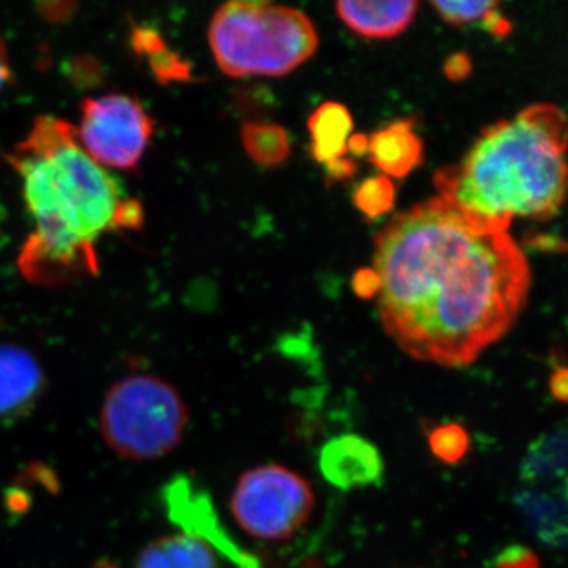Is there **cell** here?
Listing matches in <instances>:
<instances>
[{"instance_id": "obj_1", "label": "cell", "mask_w": 568, "mask_h": 568, "mask_svg": "<svg viewBox=\"0 0 568 568\" xmlns=\"http://www.w3.org/2000/svg\"><path fill=\"white\" fill-rule=\"evenodd\" d=\"M379 313L409 357L463 368L503 339L528 302L530 265L507 233H484L439 197L377 235Z\"/></svg>"}, {"instance_id": "obj_2", "label": "cell", "mask_w": 568, "mask_h": 568, "mask_svg": "<svg viewBox=\"0 0 568 568\" xmlns=\"http://www.w3.org/2000/svg\"><path fill=\"white\" fill-rule=\"evenodd\" d=\"M9 163L20 174L36 222L18 257L21 274L47 286L97 275L95 242L115 230L123 200L119 183L82 149L77 129L40 115Z\"/></svg>"}, {"instance_id": "obj_3", "label": "cell", "mask_w": 568, "mask_h": 568, "mask_svg": "<svg viewBox=\"0 0 568 568\" xmlns=\"http://www.w3.org/2000/svg\"><path fill=\"white\" fill-rule=\"evenodd\" d=\"M567 119L537 103L481 130L458 164L435 174L437 197L470 226L507 233L511 220H549L566 201Z\"/></svg>"}, {"instance_id": "obj_4", "label": "cell", "mask_w": 568, "mask_h": 568, "mask_svg": "<svg viewBox=\"0 0 568 568\" xmlns=\"http://www.w3.org/2000/svg\"><path fill=\"white\" fill-rule=\"evenodd\" d=\"M209 41L227 77H284L317 50L315 24L304 11L271 2H227L213 14Z\"/></svg>"}, {"instance_id": "obj_5", "label": "cell", "mask_w": 568, "mask_h": 568, "mask_svg": "<svg viewBox=\"0 0 568 568\" xmlns=\"http://www.w3.org/2000/svg\"><path fill=\"white\" fill-rule=\"evenodd\" d=\"M189 410L170 383L149 375L126 376L104 396L100 428L106 446L121 458L151 462L182 443Z\"/></svg>"}, {"instance_id": "obj_6", "label": "cell", "mask_w": 568, "mask_h": 568, "mask_svg": "<svg viewBox=\"0 0 568 568\" xmlns=\"http://www.w3.org/2000/svg\"><path fill=\"white\" fill-rule=\"evenodd\" d=\"M315 508V495L304 477L284 466L246 470L231 497V514L250 536L286 540L304 528Z\"/></svg>"}, {"instance_id": "obj_7", "label": "cell", "mask_w": 568, "mask_h": 568, "mask_svg": "<svg viewBox=\"0 0 568 568\" xmlns=\"http://www.w3.org/2000/svg\"><path fill=\"white\" fill-rule=\"evenodd\" d=\"M155 123L138 100L122 93L82 102L78 141L99 164L134 170L140 163Z\"/></svg>"}, {"instance_id": "obj_8", "label": "cell", "mask_w": 568, "mask_h": 568, "mask_svg": "<svg viewBox=\"0 0 568 568\" xmlns=\"http://www.w3.org/2000/svg\"><path fill=\"white\" fill-rule=\"evenodd\" d=\"M168 514L175 525L207 547L216 549L223 558L230 559L235 568H263L260 560L239 547L223 528L211 497L196 487L190 478L179 477L164 489Z\"/></svg>"}, {"instance_id": "obj_9", "label": "cell", "mask_w": 568, "mask_h": 568, "mask_svg": "<svg viewBox=\"0 0 568 568\" xmlns=\"http://www.w3.org/2000/svg\"><path fill=\"white\" fill-rule=\"evenodd\" d=\"M320 467L325 480L343 491L372 487L384 477L379 448L358 435H342L328 440L321 450Z\"/></svg>"}, {"instance_id": "obj_10", "label": "cell", "mask_w": 568, "mask_h": 568, "mask_svg": "<svg viewBox=\"0 0 568 568\" xmlns=\"http://www.w3.org/2000/svg\"><path fill=\"white\" fill-rule=\"evenodd\" d=\"M515 506L540 544L566 549L568 534L567 487H525L515 495Z\"/></svg>"}, {"instance_id": "obj_11", "label": "cell", "mask_w": 568, "mask_h": 568, "mask_svg": "<svg viewBox=\"0 0 568 568\" xmlns=\"http://www.w3.org/2000/svg\"><path fill=\"white\" fill-rule=\"evenodd\" d=\"M43 386V372L32 354L18 346H0V417L28 409Z\"/></svg>"}, {"instance_id": "obj_12", "label": "cell", "mask_w": 568, "mask_h": 568, "mask_svg": "<svg viewBox=\"0 0 568 568\" xmlns=\"http://www.w3.org/2000/svg\"><path fill=\"white\" fill-rule=\"evenodd\" d=\"M418 2H339L336 13L351 31L365 39H394L414 21Z\"/></svg>"}, {"instance_id": "obj_13", "label": "cell", "mask_w": 568, "mask_h": 568, "mask_svg": "<svg viewBox=\"0 0 568 568\" xmlns=\"http://www.w3.org/2000/svg\"><path fill=\"white\" fill-rule=\"evenodd\" d=\"M369 162L386 178H406L424 156V144L413 121L392 123L368 138Z\"/></svg>"}, {"instance_id": "obj_14", "label": "cell", "mask_w": 568, "mask_h": 568, "mask_svg": "<svg viewBox=\"0 0 568 568\" xmlns=\"http://www.w3.org/2000/svg\"><path fill=\"white\" fill-rule=\"evenodd\" d=\"M519 478L525 487H567V426L541 433L529 444L519 465Z\"/></svg>"}, {"instance_id": "obj_15", "label": "cell", "mask_w": 568, "mask_h": 568, "mask_svg": "<svg viewBox=\"0 0 568 568\" xmlns=\"http://www.w3.org/2000/svg\"><path fill=\"white\" fill-rule=\"evenodd\" d=\"M308 129L317 162L328 164L346 159L347 141L354 129L353 115L346 106L336 102L321 104L310 118Z\"/></svg>"}, {"instance_id": "obj_16", "label": "cell", "mask_w": 568, "mask_h": 568, "mask_svg": "<svg viewBox=\"0 0 568 568\" xmlns=\"http://www.w3.org/2000/svg\"><path fill=\"white\" fill-rule=\"evenodd\" d=\"M136 568H216L213 549L189 534L152 541L138 556Z\"/></svg>"}, {"instance_id": "obj_17", "label": "cell", "mask_w": 568, "mask_h": 568, "mask_svg": "<svg viewBox=\"0 0 568 568\" xmlns=\"http://www.w3.org/2000/svg\"><path fill=\"white\" fill-rule=\"evenodd\" d=\"M242 144L254 163L276 166L290 156V134L275 123L246 122L242 126Z\"/></svg>"}, {"instance_id": "obj_18", "label": "cell", "mask_w": 568, "mask_h": 568, "mask_svg": "<svg viewBox=\"0 0 568 568\" xmlns=\"http://www.w3.org/2000/svg\"><path fill=\"white\" fill-rule=\"evenodd\" d=\"M132 44L138 54L149 59L153 74L160 81H186L192 77L189 63L183 62L174 51H171L153 29H134Z\"/></svg>"}, {"instance_id": "obj_19", "label": "cell", "mask_w": 568, "mask_h": 568, "mask_svg": "<svg viewBox=\"0 0 568 568\" xmlns=\"http://www.w3.org/2000/svg\"><path fill=\"white\" fill-rule=\"evenodd\" d=\"M428 446L439 462L458 465L469 452L470 439L466 428L457 422L433 426L428 433Z\"/></svg>"}, {"instance_id": "obj_20", "label": "cell", "mask_w": 568, "mask_h": 568, "mask_svg": "<svg viewBox=\"0 0 568 568\" xmlns=\"http://www.w3.org/2000/svg\"><path fill=\"white\" fill-rule=\"evenodd\" d=\"M395 203L394 183L386 175L366 179L354 193V204L368 219L390 212Z\"/></svg>"}, {"instance_id": "obj_21", "label": "cell", "mask_w": 568, "mask_h": 568, "mask_svg": "<svg viewBox=\"0 0 568 568\" xmlns=\"http://www.w3.org/2000/svg\"><path fill=\"white\" fill-rule=\"evenodd\" d=\"M433 7L447 24L459 28L484 20L488 13L499 9V2H433Z\"/></svg>"}, {"instance_id": "obj_22", "label": "cell", "mask_w": 568, "mask_h": 568, "mask_svg": "<svg viewBox=\"0 0 568 568\" xmlns=\"http://www.w3.org/2000/svg\"><path fill=\"white\" fill-rule=\"evenodd\" d=\"M493 568H541V564L532 549L523 545H510L496 556Z\"/></svg>"}, {"instance_id": "obj_23", "label": "cell", "mask_w": 568, "mask_h": 568, "mask_svg": "<svg viewBox=\"0 0 568 568\" xmlns=\"http://www.w3.org/2000/svg\"><path fill=\"white\" fill-rule=\"evenodd\" d=\"M144 222V211L138 201H122L115 216V230H138Z\"/></svg>"}, {"instance_id": "obj_24", "label": "cell", "mask_w": 568, "mask_h": 568, "mask_svg": "<svg viewBox=\"0 0 568 568\" xmlns=\"http://www.w3.org/2000/svg\"><path fill=\"white\" fill-rule=\"evenodd\" d=\"M354 293L362 298H372L379 293V278L373 268H361L354 275Z\"/></svg>"}, {"instance_id": "obj_25", "label": "cell", "mask_w": 568, "mask_h": 568, "mask_svg": "<svg viewBox=\"0 0 568 568\" xmlns=\"http://www.w3.org/2000/svg\"><path fill=\"white\" fill-rule=\"evenodd\" d=\"M444 71L450 80L459 81L465 80L470 73V61L466 54L459 52V54L452 55L450 59L444 65Z\"/></svg>"}, {"instance_id": "obj_26", "label": "cell", "mask_w": 568, "mask_h": 568, "mask_svg": "<svg viewBox=\"0 0 568 568\" xmlns=\"http://www.w3.org/2000/svg\"><path fill=\"white\" fill-rule=\"evenodd\" d=\"M549 392L558 402L566 405L568 398V373L566 366H558L549 379Z\"/></svg>"}, {"instance_id": "obj_27", "label": "cell", "mask_w": 568, "mask_h": 568, "mask_svg": "<svg viewBox=\"0 0 568 568\" xmlns=\"http://www.w3.org/2000/svg\"><path fill=\"white\" fill-rule=\"evenodd\" d=\"M40 13L50 21H63L73 14V10L77 6L71 2H52L41 3L39 7Z\"/></svg>"}, {"instance_id": "obj_28", "label": "cell", "mask_w": 568, "mask_h": 568, "mask_svg": "<svg viewBox=\"0 0 568 568\" xmlns=\"http://www.w3.org/2000/svg\"><path fill=\"white\" fill-rule=\"evenodd\" d=\"M481 26L495 37H507L511 31L510 21L504 18L497 10L488 13L487 17L481 20Z\"/></svg>"}, {"instance_id": "obj_29", "label": "cell", "mask_w": 568, "mask_h": 568, "mask_svg": "<svg viewBox=\"0 0 568 568\" xmlns=\"http://www.w3.org/2000/svg\"><path fill=\"white\" fill-rule=\"evenodd\" d=\"M325 168H327L328 178L335 179V181L353 178L357 171V164L347 159L336 160V162L325 164Z\"/></svg>"}, {"instance_id": "obj_30", "label": "cell", "mask_w": 568, "mask_h": 568, "mask_svg": "<svg viewBox=\"0 0 568 568\" xmlns=\"http://www.w3.org/2000/svg\"><path fill=\"white\" fill-rule=\"evenodd\" d=\"M10 80V62L9 52H7L6 43H3L2 37H0V92H2L3 85Z\"/></svg>"}, {"instance_id": "obj_31", "label": "cell", "mask_w": 568, "mask_h": 568, "mask_svg": "<svg viewBox=\"0 0 568 568\" xmlns=\"http://www.w3.org/2000/svg\"><path fill=\"white\" fill-rule=\"evenodd\" d=\"M347 152H353L355 155H365L368 152V138L365 134H353L347 141Z\"/></svg>"}]
</instances>
